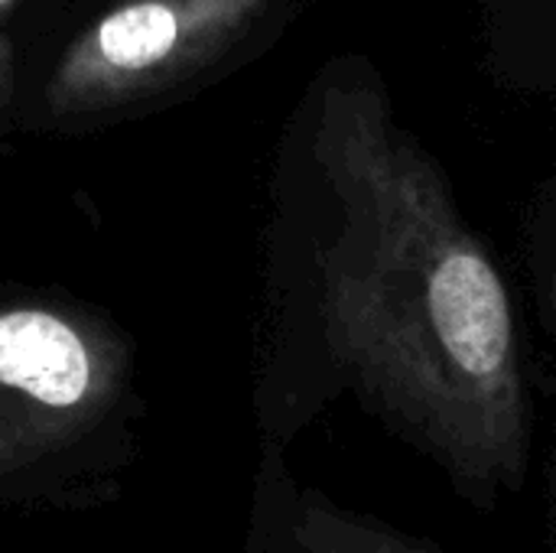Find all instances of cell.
<instances>
[{
	"label": "cell",
	"instance_id": "1",
	"mask_svg": "<svg viewBox=\"0 0 556 553\" xmlns=\"http://www.w3.org/2000/svg\"><path fill=\"white\" fill-rule=\"evenodd\" d=\"M319 160L342 205L323 254L336 362L446 469L489 489L515 486L528 401L495 261L375 95H329Z\"/></svg>",
	"mask_w": 556,
	"mask_h": 553
},
{
	"label": "cell",
	"instance_id": "2",
	"mask_svg": "<svg viewBox=\"0 0 556 553\" xmlns=\"http://www.w3.org/2000/svg\"><path fill=\"white\" fill-rule=\"evenodd\" d=\"M283 0H101L55 26L49 95L81 111L176 88L235 55Z\"/></svg>",
	"mask_w": 556,
	"mask_h": 553
},
{
	"label": "cell",
	"instance_id": "3",
	"mask_svg": "<svg viewBox=\"0 0 556 553\" xmlns=\"http://www.w3.org/2000/svg\"><path fill=\"white\" fill-rule=\"evenodd\" d=\"M0 381L46 407H75L91 385L81 339L49 313L0 316Z\"/></svg>",
	"mask_w": 556,
	"mask_h": 553
},
{
	"label": "cell",
	"instance_id": "4",
	"mask_svg": "<svg viewBox=\"0 0 556 553\" xmlns=\"http://www.w3.org/2000/svg\"><path fill=\"white\" fill-rule=\"evenodd\" d=\"M16 55H20V42H13L10 33H0V95H7L16 78Z\"/></svg>",
	"mask_w": 556,
	"mask_h": 553
},
{
	"label": "cell",
	"instance_id": "5",
	"mask_svg": "<svg viewBox=\"0 0 556 553\" xmlns=\"http://www.w3.org/2000/svg\"><path fill=\"white\" fill-rule=\"evenodd\" d=\"M33 0H0V33H7V23L20 20V13L29 7Z\"/></svg>",
	"mask_w": 556,
	"mask_h": 553
},
{
	"label": "cell",
	"instance_id": "6",
	"mask_svg": "<svg viewBox=\"0 0 556 553\" xmlns=\"http://www.w3.org/2000/svg\"><path fill=\"white\" fill-rule=\"evenodd\" d=\"M551 306H554V313H556V267H554V280H551Z\"/></svg>",
	"mask_w": 556,
	"mask_h": 553
},
{
	"label": "cell",
	"instance_id": "7",
	"mask_svg": "<svg viewBox=\"0 0 556 553\" xmlns=\"http://www.w3.org/2000/svg\"><path fill=\"white\" fill-rule=\"evenodd\" d=\"M394 553H410V551H394Z\"/></svg>",
	"mask_w": 556,
	"mask_h": 553
}]
</instances>
